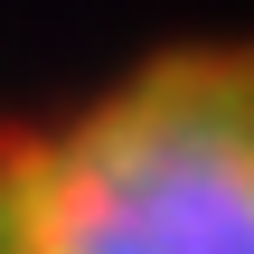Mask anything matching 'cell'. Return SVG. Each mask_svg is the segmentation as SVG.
I'll use <instances>...</instances> for the list:
<instances>
[{
  "instance_id": "obj_1",
  "label": "cell",
  "mask_w": 254,
  "mask_h": 254,
  "mask_svg": "<svg viewBox=\"0 0 254 254\" xmlns=\"http://www.w3.org/2000/svg\"><path fill=\"white\" fill-rule=\"evenodd\" d=\"M0 254H254V38L151 57L9 132Z\"/></svg>"
}]
</instances>
